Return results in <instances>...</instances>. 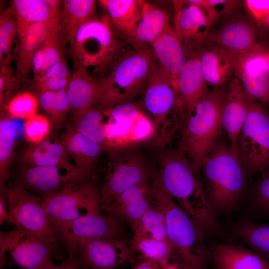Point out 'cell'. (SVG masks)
<instances>
[{
	"mask_svg": "<svg viewBox=\"0 0 269 269\" xmlns=\"http://www.w3.org/2000/svg\"><path fill=\"white\" fill-rule=\"evenodd\" d=\"M157 154L158 181L177 205L202 228L207 237H224L209 202L200 168L179 147Z\"/></svg>",
	"mask_w": 269,
	"mask_h": 269,
	"instance_id": "6da1fadb",
	"label": "cell"
},
{
	"mask_svg": "<svg viewBox=\"0 0 269 269\" xmlns=\"http://www.w3.org/2000/svg\"><path fill=\"white\" fill-rule=\"evenodd\" d=\"M38 99L39 106L49 115L50 121L57 127L61 126L71 110L67 88L43 92Z\"/></svg>",
	"mask_w": 269,
	"mask_h": 269,
	"instance_id": "74e56055",
	"label": "cell"
},
{
	"mask_svg": "<svg viewBox=\"0 0 269 269\" xmlns=\"http://www.w3.org/2000/svg\"><path fill=\"white\" fill-rule=\"evenodd\" d=\"M150 46L157 62L168 73L176 91L177 78L187 56L173 28L169 26Z\"/></svg>",
	"mask_w": 269,
	"mask_h": 269,
	"instance_id": "4316f807",
	"label": "cell"
},
{
	"mask_svg": "<svg viewBox=\"0 0 269 269\" xmlns=\"http://www.w3.org/2000/svg\"><path fill=\"white\" fill-rule=\"evenodd\" d=\"M43 200L44 210L54 231L101 210L100 194L95 178L70 183Z\"/></svg>",
	"mask_w": 269,
	"mask_h": 269,
	"instance_id": "9c48e42d",
	"label": "cell"
},
{
	"mask_svg": "<svg viewBox=\"0 0 269 269\" xmlns=\"http://www.w3.org/2000/svg\"><path fill=\"white\" fill-rule=\"evenodd\" d=\"M74 71L67 87V95L74 121L96 106L100 80L78 62L73 60Z\"/></svg>",
	"mask_w": 269,
	"mask_h": 269,
	"instance_id": "44dd1931",
	"label": "cell"
},
{
	"mask_svg": "<svg viewBox=\"0 0 269 269\" xmlns=\"http://www.w3.org/2000/svg\"><path fill=\"white\" fill-rule=\"evenodd\" d=\"M154 203L152 188L150 192L136 198L110 215L126 222L133 230L142 216Z\"/></svg>",
	"mask_w": 269,
	"mask_h": 269,
	"instance_id": "b9f144b4",
	"label": "cell"
},
{
	"mask_svg": "<svg viewBox=\"0 0 269 269\" xmlns=\"http://www.w3.org/2000/svg\"><path fill=\"white\" fill-rule=\"evenodd\" d=\"M141 143L113 148L100 191L101 207L115 201L132 186L151 179L155 167L142 150Z\"/></svg>",
	"mask_w": 269,
	"mask_h": 269,
	"instance_id": "ba28073f",
	"label": "cell"
},
{
	"mask_svg": "<svg viewBox=\"0 0 269 269\" xmlns=\"http://www.w3.org/2000/svg\"><path fill=\"white\" fill-rule=\"evenodd\" d=\"M16 128L4 112L0 119V185L5 184L10 176V167L16 139Z\"/></svg>",
	"mask_w": 269,
	"mask_h": 269,
	"instance_id": "836d02e7",
	"label": "cell"
},
{
	"mask_svg": "<svg viewBox=\"0 0 269 269\" xmlns=\"http://www.w3.org/2000/svg\"><path fill=\"white\" fill-rule=\"evenodd\" d=\"M245 3L255 19L266 25L269 18V0H247Z\"/></svg>",
	"mask_w": 269,
	"mask_h": 269,
	"instance_id": "7dc6e473",
	"label": "cell"
},
{
	"mask_svg": "<svg viewBox=\"0 0 269 269\" xmlns=\"http://www.w3.org/2000/svg\"><path fill=\"white\" fill-rule=\"evenodd\" d=\"M19 159L21 166H62L79 169L69 157L60 139L51 134L41 142L26 147L20 154Z\"/></svg>",
	"mask_w": 269,
	"mask_h": 269,
	"instance_id": "484cf974",
	"label": "cell"
},
{
	"mask_svg": "<svg viewBox=\"0 0 269 269\" xmlns=\"http://www.w3.org/2000/svg\"><path fill=\"white\" fill-rule=\"evenodd\" d=\"M144 91L143 105L153 127L148 141L158 153L169 146L180 129L181 117L171 79L157 62Z\"/></svg>",
	"mask_w": 269,
	"mask_h": 269,
	"instance_id": "8992f818",
	"label": "cell"
},
{
	"mask_svg": "<svg viewBox=\"0 0 269 269\" xmlns=\"http://www.w3.org/2000/svg\"><path fill=\"white\" fill-rule=\"evenodd\" d=\"M250 206L253 217L269 220V169L257 183Z\"/></svg>",
	"mask_w": 269,
	"mask_h": 269,
	"instance_id": "7bdbcfd3",
	"label": "cell"
},
{
	"mask_svg": "<svg viewBox=\"0 0 269 269\" xmlns=\"http://www.w3.org/2000/svg\"><path fill=\"white\" fill-rule=\"evenodd\" d=\"M207 46L199 51L202 73L207 85L219 89L234 73L236 59L218 44L208 43Z\"/></svg>",
	"mask_w": 269,
	"mask_h": 269,
	"instance_id": "603a6c76",
	"label": "cell"
},
{
	"mask_svg": "<svg viewBox=\"0 0 269 269\" xmlns=\"http://www.w3.org/2000/svg\"><path fill=\"white\" fill-rule=\"evenodd\" d=\"M131 241L100 239L85 244L77 256L87 269H116L134 253Z\"/></svg>",
	"mask_w": 269,
	"mask_h": 269,
	"instance_id": "e0dca14e",
	"label": "cell"
},
{
	"mask_svg": "<svg viewBox=\"0 0 269 269\" xmlns=\"http://www.w3.org/2000/svg\"><path fill=\"white\" fill-rule=\"evenodd\" d=\"M144 0H100L98 3L106 11L111 26L129 37L139 19Z\"/></svg>",
	"mask_w": 269,
	"mask_h": 269,
	"instance_id": "4dcf8cb0",
	"label": "cell"
},
{
	"mask_svg": "<svg viewBox=\"0 0 269 269\" xmlns=\"http://www.w3.org/2000/svg\"><path fill=\"white\" fill-rule=\"evenodd\" d=\"M198 6L212 23L223 14L228 13L239 4L238 0H188Z\"/></svg>",
	"mask_w": 269,
	"mask_h": 269,
	"instance_id": "f6af8a7d",
	"label": "cell"
},
{
	"mask_svg": "<svg viewBox=\"0 0 269 269\" xmlns=\"http://www.w3.org/2000/svg\"><path fill=\"white\" fill-rule=\"evenodd\" d=\"M39 99L33 93L23 91L10 98L0 110L8 116L25 121L37 114Z\"/></svg>",
	"mask_w": 269,
	"mask_h": 269,
	"instance_id": "60d3db41",
	"label": "cell"
},
{
	"mask_svg": "<svg viewBox=\"0 0 269 269\" xmlns=\"http://www.w3.org/2000/svg\"><path fill=\"white\" fill-rule=\"evenodd\" d=\"M266 105H268L269 106V91H268L267 101Z\"/></svg>",
	"mask_w": 269,
	"mask_h": 269,
	"instance_id": "db71d44e",
	"label": "cell"
},
{
	"mask_svg": "<svg viewBox=\"0 0 269 269\" xmlns=\"http://www.w3.org/2000/svg\"><path fill=\"white\" fill-rule=\"evenodd\" d=\"M266 25L267 26V27L269 29V18L268 19V21L267 22V24H266Z\"/></svg>",
	"mask_w": 269,
	"mask_h": 269,
	"instance_id": "11a10c76",
	"label": "cell"
},
{
	"mask_svg": "<svg viewBox=\"0 0 269 269\" xmlns=\"http://www.w3.org/2000/svg\"><path fill=\"white\" fill-rule=\"evenodd\" d=\"M141 260L132 269H162L160 265L152 261L141 257Z\"/></svg>",
	"mask_w": 269,
	"mask_h": 269,
	"instance_id": "f907efd6",
	"label": "cell"
},
{
	"mask_svg": "<svg viewBox=\"0 0 269 269\" xmlns=\"http://www.w3.org/2000/svg\"><path fill=\"white\" fill-rule=\"evenodd\" d=\"M97 14L96 1L64 0L60 15V26L66 42L73 43L80 26Z\"/></svg>",
	"mask_w": 269,
	"mask_h": 269,
	"instance_id": "f546056e",
	"label": "cell"
},
{
	"mask_svg": "<svg viewBox=\"0 0 269 269\" xmlns=\"http://www.w3.org/2000/svg\"><path fill=\"white\" fill-rule=\"evenodd\" d=\"M186 55L187 62L178 75L176 87L181 120L208 89L201 67L199 52H191Z\"/></svg>",
	"mask_w": 269,
	"mask_h": 269,
	"instance_id": "ffe728a7",
	"label": "cell"
},
{
	"mask_svg": "<svg viewBox=\"0 0 269 269\" xmlns=\"http://www.w3.org/2000/svg\"><path fill=\"white\" fill-rule=\"evenodd\" d=\"M173 29L187 54L205 42L210 34L212 22L196 5L188 0H174Z\"/></svg>",
	"mask_w": 269,
	"mask_h": 269,
	"instance_id": "9a60e30c",
	"label": "cell"
},
{
	"mask_svg": "<svg viewBox=\"0 0 269 269\" xmlns=\"http://www.w3.org/2000/svg\"><path fill=\"white\" fill-rule=\"evenodd\" d=\"M134 48L123 52L101 79L96 107L131 102L145 91L157 61L151 46Z\"/></svg>",
	"mask_w": 269,
	"mask_h": 269,
	"instance_id": "277c9868",
	"label": "cell"
},
{
	"mask_svg": "<svg viewBox=\"0 0 269 269\" xmlns=\"http://www.w3.org/2000/svg\"><path fill=\"white\" fill-rule=\"evenodd\" d=\"M10 63L0 65V110L10 99L12 92L19 83L14 74Z\"/></svg>",
	"mask_w": 269,
	"mask_h": 269,
	"instance_id": "bcb514c9",
	"label": "cell"
},
{
	"mask_svg": "<svg viewBox=\"0 0 269 269\" xmlns=\"http://www.w3.org/2000/svg\"><path fill=\"white\" fill-rule=\"evenodd\" d=\"M133 231V238L168 240L164 215L155 202L142 216Z\"/></svg>",
	"mask_w": 269,
	"mask_h": 269,
	"instance_id": "e575fe53",
	"label": "cell"
},
{
	"mask_svg": "<svg viewBox=\"0 0 269 269\" xmlns=\"http://www.w3.org/2000/svg\"><path fill=\"white\" fill-rule=\"evenodd\" d=\"M51 122L44 115L37 114L25 121L24 134L30 144L38 143L45 139L50 134Z\"/></svg>",
	"mask_w": 269,
	"mask_h": 269,
	"instance_id": "ee69618b",
	"label": "cell"
},
{
	"mask_svg": "<svg viewBox=\"0 0 269 269\" xmlns=\"http://www.w3.org/2000/svg\"><path fill=\"white\" fill-rule=\"evenodd\" d=\"M201 171L210 205L215 215L230 216L243 194L246 171L238 152L219 141L204 159Z\"/></svg>",
	"mask_w": 269,
	"mask_h": 269,
	"instance_id": "3957f363",
	"label": "cell"
},
{
	"mask_svg": "<svg viewBox=\"0 0 269 269\" xmlns=\"http://www.w3.org/2000/svg\"><path fill=\"white\" fill-rule=\"evenodd\" d=\"M256 34L252 24L245 19L238 18L210 33L205 42L218 44L237 58L263 49L256 41Z\"/></svg>",
	"mask_w": 269,
	"mask_h": 269,
	"instance_id": "d6986e66",
	"label": "cell"
},
{
	"mask_svg": "<svg viewBox=\"0 0 269 269\" xmlns=\"http://www.w3.org/2000/svg\"><path fill=\"white\" fill-rule=\"evenodd\" d=\"M250 102L239 79H230L226 85L221 121L231 148L237 152L239 139L246 119Z\"/></svg>",
	"mask_w": 269,
	"mask_h": 269,
	"instance_id": "ac0fdd59",
	"label": "cell"
},
{
	"mask_svg": "<svg viewBox=\"0 0 269 269\" xmlns=\"http://www.w3.org/2000/svg\"><path fill=\"white\" fill-rule=\"evenodd\" d=\"M134 252L140 253L141 257L161 265L174 254L168 240H157L148 238H132L131 240Z\"/></svg>",
	"mask_w": 269,
	"mask_h": 269,
	"instance_id": "f35d334b",
	"label": "cell"
},
{
	"mask_svg": "<svg viewBox=\"0 0 269 269\" xmlns=\"http://www.w3.org/2000/svg\"><path fill=\"white\" fill-rule=\"evenodd\" d=\"M266 54H267V60H268V63L269 68V51L267 52Z\"/></svg>",
	"mask_w": 269,
	"mask_h": 269,
	"instance_id": "f5cc1de1",
	"label": "cell"
},
{
	"mask_svg": "<svg viewBox=\"0 0 269 269\" xmlns=\"http://www.w3.org/2000/svg\"><path fill=\"white\" fill-rule=\"evenodd\" d=\"M103 117V111L95 107L75 121L73 127L83 135L100 145L107 151L108 145Z\"/></svg>",
	"mask_w": 269,
	"mask_h": 269,
	"instance_id": "d590c367",
	"label": "cell"
},
{
	"mask_svg": "<svg viewBox=\"0 0 269 269\" xmlns=\"http://www.w3.org/2000/svg\"><path fill=\"white\" fill-rule=\"evenodd\" d=\"M43 269H87L77 256H69L61 264L53 263Z\"/></svg>",
	"mask_w": 269,
	"mask_h": 269,
	"instance_id": "c3c4849f",
	"label": "cell"
},
{
	"mask_svg": "<svg viewBox=\"0 0 269 269\" xmlns=\"http://www.w3.org/2000/svg\"><path fill=\"white\" fill-rule=\"evenodd\" d=\"M214 269H269V263L242 245L214 243L210 248Z\"/></svg>",
	"mask_w": 269,
	"mask_h": 269,
	"instance_id": "d4e9b609",
	"label": "cell"
},
{
	"mask_svg": "<svg viewBox=\"0 0 269 269\" xmlns=\"http://www.w3.org/2000/svg\"><path fill=\"white\" fill-rule=\"evenodd\" d=\"M60 29V25L37 23L18 31L15 74L19 83L27 79L31 71L33 59L40 46Z\"/></svg>",
	"mask_w": 269,
	"mask_h": 269,
	"instance_id": "7402d4cb",
	"label": "cell"
},
{
	"mask_svg": "<svg viewBox=\"0 0 269 269\" xmlns=\"http://www.w3.org/2000/svg\"><path fill=\"white\" fill-rule=\"evenodd\" d=\"M65 43L61 28L43 42L32 60L31 71L33 77L41 75L65 58Z\"/></svg>",
	"mask_w": 269,
	"mask_h": 269,
	"instance_id": "d6a6232c",
	"label": "cell"
},
{
	"mask_svg": "<svg viewBox=\"0 0 269 269\" xmlns=\"http://www.w3.org/2000/svg\"><path fill=\"white\" fill-rule=\"evenodd\" d=\"M238 153L247 174L263 172L269 167V113L258 102H250Z\"/></svg>",
	"mask_w": 269,
	"mask_h": 269,
	"instance_id": "8fae6325",
	"label": "cell"
},
{
	"mask_svg": "<svg viewBox=\"0 0 269 269\" xmlns=\"http://www.w3.org/2000/svg\"><path fill=\"white\" fill-rule=\"evenodd\" d=\"M232 234L269 263V224L241 219L233 226Z\"/></svg>",
	"mask_w": 269,
	"mask_h": 269,
	"instance_id": "1f68e13d",
	"label": "cell"
},
{
	"mask_svg": "<svg viewBox=\"0 0 269 269\" xmlns=\"http://www.w3.org/2000/svg\"><path fill=\"white\" fill-rule=\"evenodd\" d=\"M169 26L168 14L144 0L129 40L134 46H150Z\"/></svg>",
	"mask_w": 269,
	"mask_h": 269,
	"instance_id": "83f0119b",
	"label": "cell"
},
{
	"mask_svg": "<svg viewBox=\"0 0 269 269\" xmlns=\"http://www.w3.org/2000/svg\"><path fill=\"white\" fill-rule=\"evenodd\" d=\"M0 192L8 206L7 222L33 233L53 249L58 238L44 210L43 198L15 183L0 185Z\"/></svg>",
	"mask_w": 269,
	"mask_h": 269,
	"instance_id": "30bf717a",
	"label": "cell"
},
{
	"mask_svg": "<svg viewBox=\"0 0 269 269\" xmlns=\"http://www.w3.org/2000/svg\"><path fill=\"white\" fill-rule=\"evenodd\" d=\"M226 85L217 90L208 89L181 120L178 146L200 168L206 156L220 141L223 130L221 112Z\"/></svg>",
	"mask_w": 269,
	"mask_h": 269,
	"instance_id": "5b68a950",
	"label": "cell"
},
{
	"mask_svg": "<svg viewBox=\"0 0 269 269\" xmlns=\"http://www.w3.org/2000/svg\"><path fill=\"white\" fill-rule=\"evenodd\" d=\"M9 7L15 16L18 31L33 23L60 25L61 9L51 7L47 0H14Z\"/></svg>",
	"mask_w": 269,
	"mask_h": 269,
	"instance_id": "f1b7e54d",
	"label": "cell"
},
{
	"mask_svg": "<svg viewBox=\"0 0 269 269\" xmlns=\"http://www.w3.org/2000/svg\"><path fill=\"white\" fill-rule=\"evenodd\" d=\"M8 219V206L5 195L0 192V223L2 224Z\"/></svg>",
	"mask_w": 269,
	"mask_h": 269,
	"instance_id": "816d5d0a",
	"label": "cell"
},
{
	"mask_svg": "<svg viewBox=\"0 0 269 269\" xmlns=\"http://www.w3.org/2000/svg\"><path fill=\"white\" fill-rule=\"evenodd\" d=\"M267 52L259 50L235 58L234 73L251 101L266 104L269 89Z\"/></svg>",
	"mask_w": 269,
	"mask_h": 269,
	"instance_id": "2e32d148",
	"label": "cell"
},
{
	"mask_svg": "<svg viewBox=\"0 0 269 269\" xmlns=\"http://www.w3.org/2000/svg\"><path fill=\"white\" fill-rule=\"evenodd\" d=\"M79 169L62 166H21L15 183L43 198L77 181L93 179Z\"/></svg>",
	"mask_w": 269,
	"mask_h": 269,
	"instance_id": "5bb4252c",
	"label": "cell"
},
{
	"mask_svg": "<svg viewBox=\"0 0 269 269\" xmlns=\"http://www.w3.org/2000/svg\"><path fill=\"white\" fill-rule=\"evenodd\" d=\"M0 256L8 253L13 262L24 269H43L53 262V248L26 229L15 228L0 233Z\"/></svg>",
	"mask_w": 269,
	"mask_h": 269,
	"instance_id": "4fadbf2b",
	"label": "cell"
},
{
	"mask_svg": "<svg viewBox=\"0 0 269 269\" xmlns=\"http://www.w3.org/2000/svg\"><path fill=\"white\" fill-rule=\"evenodd\" d=\"M18 27L14 14L9 6L1 10L0 14V65L11 63L14 55L12 53L14 40L17 36Z\"/></svg>",
	"mask_w": 269,
	"mask_h": 269,
	"instance_id": "ab89813d",
	"label": "cell"
},
{
	"mask_svg": "<svg viewBox=\"0 0 269 269\" xmlns=\"http://www.w3.org/2000/svg\"><path fill=\"white\" fill-rule=\"evenodd\" d=\"M58 239L67 249L69 256H77L89 241L100 239H121L120 220L100 211L89 213L55 230Z\"/></svg>",
	"mask_w": 269,
	"mask_h": 269,
	"instance_id": "7c38bea8",
	"label": "cell"
},
{
	"mask_svg": "<svg viewBox=\"0 0 269 269\" xmlns=\"http://www.w3.org/2000/svg\"><path fill=\"white\" fill-rule=\"evenodd\" d=\"M151 182L154 202L164 215L167 239L174 254L191 269H209L211 252L203 229L162 187L156 169Z\"/></svg>",
	"mask_w": 269,
	"mask_h": 269,
	"instance_id": "7a4b0ae2",
	"label": "cell"
},
{
	"mask_svg": "<svg viewBox=\"0 0 269 269\" xmlns=\"http://www.w3.org/2000/svg\"><path fill=\"white\" fill-rule=\"evenodd\" d=\"M72 73L65 58L51 66L41 75L33 77L36 90L39 94L67 88Z\"/></svg>",
	"mask_w": 269,
	"mask_h": 269,
	"instance_id": "8d00e7d4",
	"label": "cell"
},
{
	"mask_svg": "<svg viewBox=\"0 0 269 269\" xmlns=\"http://www.w3.org/2000/svg\"><path fill=\"white\" fill-rule=\"evenodd\" d=\"M60 140L75 166L90 177L95 178L97 162L105 151L104 148L83 135L73 126L66 129Z\"/></svg>",
	"mask_w": 269,
	"mask_h": 269,
	"instance_id": "cb8c5ba5",
	"label": "cell"
},
{
	"mask_svg": "<svg viewBox=\"0 0 269 269\" xmlns=\"http://www.w3.org/2000/svg\"><path fill=\"white\" fill-rule=\"evenodd\" d=\"M70 47L73 60L101 79L122 53L123 44L114 35L108 16L97 14L80 26Z\"/></svg>",
	"mask_w": 269,
	"mask_h": 269,
	"instance_id": "52a82bcc",
	"label": "cell"
},
{
	"mask_svg": "<svg viewBox=\"0 0 269 269\" xmlns=\"http://www.w3.org/2000/svg\"><path fill=\"white\" fill-rule=\"evenodd\" d=\"M160 266L162 269H191L174 254L168 261Z\"/></svg>",
	"mask_w": 269,
	"mask_h": 269,
	"instance_id": "681fc988",
	"label": "cell"
}]
</instances>
